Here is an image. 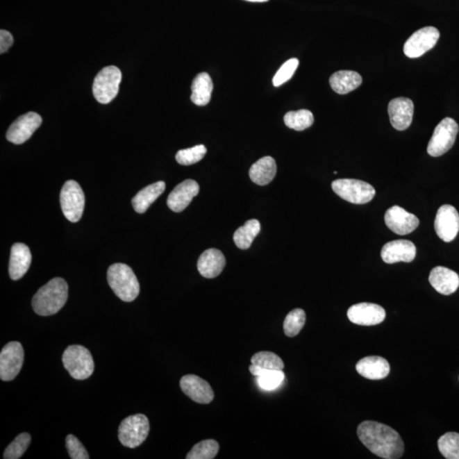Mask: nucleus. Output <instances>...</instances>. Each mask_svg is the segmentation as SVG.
<instances>
[{"label":"nucleus","instance_id":"9","mask_svg":"<svg viewBox=\"0 0 459 459\" xmlns=\"http://www.w3.org/2000/svg\"><path fill=\"white\" fill-rule=\"evenodd\" d=\"M459 131L456 121L446 117L435 128L433 135L428 142V153L431 157H440L453 147Z\"/></svg>","mask_w":459,"mask_h":459},{"label":"nucleus","instance_id":"24","mask_svg":"<svg viewBox=\"0 0 459 459\" xmlns=\"http://www.w3.org/2000/svg\"><path fill=\"white\" fill-rule=\"evenodd\" d=\"M362 76L354 71H339L333 74L329 79L330 86L340 94L351 92L362 85Z\"/></svg>","mask_w":459,"mask_h":459},{"label":"nucleus","instance_id":"34","mask_svg":"<svg viewBox=\"0 0 459 459\" xmlns=\"http://www.w3.org/2000/svg\"><path fill=\"white\" fill-rule=\"evenodd\" d=\"M251 363L265 369L283 370L284 362L275 353L260 351L252 356Z\"/></svg>","mask_w":459,"mask_h":459},{"label":"nucleus","instance_id":"39","mask_svg":"<svg viewBox=\"0 0 459 459\" xmlns=\"http://www.w3.org/2000/svg\"><path fill=\"white\" fill-rule=\"evenodd\" d=\"M13 44V37L11 35V33L6 30H1L0 31V53L3 54V53L8 51V49L12 47Z\"/></svg>","mask_w":459,"mask_h":459},{"label":"nucleus","instance_id":"29","mask_svg":"<svg viewBox=\"0 0 459 459\" xmlns=\"http://www.w3.org/2000/svg\"><path fill=\"white\" fill-rule=\"evenodd\" d=\"M260 231V223L257 219H250L247 222L244 226L239 227L234 233V242L237 248L241 249H248L251 246L254 238Z\"/></svg>","mask_w":459,"mask_h":459},{"label":"nucleus","instance_id":"36","mask_svg":"<svg viewBox=\"0 0 459 459\" xmlns=\"http://www.w3.org/2000/svg\"><path fill=\"white\" fill-rule=\"evenodd\" d=\"M206 147L203 145H197L188 149L178 151L176 158L180 165L188 166L197 164L206 156Z\"/></svg>","mask_w":459,"mask_h":459},{"label":"nucleus","instance_id":"37","mask_svg":"<svg viewBox=\"0 0 459 459\" xmlns=\"http://www.w3.org/2000/svg\"><path fill=\"white\" fill-rule=\"evenodd\" d=\"M299 64V60L296 58H292L287 60V62L279 68V70L276 72L272 81L273 85L278 87L290 81V79L293 77L296 69H297Z\"/></svg>","mask_w":459,"mask_h":459},{"label":"nucleus","instance_id":"18","mask_svg":"<svg viewBox=\"0 0 459 459\" xmlns=\"http://www.w3.org/2000/svg\"><path fill=\"white\" fill-rule=\"evenodd\" d=\"M416 247L411 241L396 240L383 247L381 257L387 264L410 263L415 259Z\"/></svg>","mask_w":459,"mask_h":459},{"label":"nucleus","instance_id":"40","mask_svg":"<svg viewBox=\"0 0 459 459\" xmlns=\"http://www.w3.org/2000/svg\"><path fill=\"white\" fill-rule=\"evenodd\" d=\"M246 1H249V2H257V3H264V2H267L269 0H246Z\"/></svg>","mask_w":459,"mask_h":459},{"label":"nucleus","instance_id":"14","mask_svg":"<svg viewBox=\"0 0 459 459\" xmlns=\"http://www.w3.org/2000/svg\"><path fill=\"white\" fill-rule=\"evenodd\" d=\"M347 317L352 324L375 326L384 322L386 312L382 306L372 303H360L350 307Z\"/></svg>","mask_w":459,"mask_h":459},{"label":"nucleus","instance_id":"16","mask_svg":"<svg viewBox=\"0 0 459 459\" xmlns=\"http://www.w3.org/2000/svg\"><path fill=\"white\" fill-rule=\"evenodd\" d=\"M385 222L390 230L401 236L412 233L419 225L417 216L397 206L386 211Z\"/></svg>","mask_w":459,"mask_h":459},{"label":"nucleus","instance_id":"22","mask_svg":"<svg viewBox=\"0 0 459 459\" xmlns=\"http://www.w3.org/2000/svg\"><path fill=\"white\" fill-rule=\"evenodd\" d=\"M356 371L361 376L370 381H381L388 376L390 364L381 356H367L360 360L356 366Z\"/></svg>","mask_w":459,"mask_h":459},{"label":"nucleus","instance_id":"8","mask_svg":"<svg viewBox=\"0 0 459 459\" xmlns=\"http://www.w3.org/2000/svg\"><path fill=\"white\" fill-rule=\"evenodd\" d=\"M60 207L68 221L75 223L81 221L85 206V197L83 190L74 181L64 184L60 195Z\"/></svg>","mask_w":459,"mask_h":459},{"label":"nucleus","instance_id":"4","mask_svg":"<svg viewBox=\"0 0 459 459\" xmlns=\"http://www.w3.org/2000/svg\"><path fill=\"white\" fill-rule=\"evenodd\" d=\"M64 367L72 378L85 381L92 375L94 369V360L88 349L82 345H70L62 356Z\"/></svg>","mask_w":459,"mask_h":459},{"label":"nucleus","instance_id":"19","mask_svg":"<svg viewBox=\"0 0 459 459\" xmlns=\"http://www.w3.org/2000/svg\"><path fill=\"white\" fill-rule=\"evenodd\" d=\"M199 192V185L195 181H185L170 192L167 204L170 210L179 213L189 206Z\"/></svg>","mask_w":459,"mask_h":459},{"label":"nucleus","instance_id":"26","mask_svg":"<svg viewBox=\"0 0 459 459\" xmlns=\"http://www.w3.org/2000/svg\"><path fill=\"white\" fill-rule=\"evenodd\" d=\"M165 188L166 185L164 181H158L142 189L132 199V206L135 210L139 214L145 213L148 208L164 193Z\"/></svg>","mask_w":459,"mask_h":459},{"label":"nucleus","instance_id":"1","mask_svg":"<svg viewBox=\"0 0 459 459\" xmlns=\"http://www.w3.org/2000/svg\"><path fill=\"white\" fill-rule=\"evenodd\" d=\"M360 441L376 456L385 459L401 458L405 447L397 431L375 421H364L358 428Z\"/></svg>","mask_w":459,"mask_h":459},{"label":"nucleus","instance_id":"2","mask_svg":"<svg viewBox=\"0 0 459 459\" xmlns=\"http://www.w3.org/2000/svg\"><path fill=\"white\" fill-rule=\"evenodd\" d=\"M68 285L65 280L56 278L37 290L33 298V308L40 316L58 313L67 301Z\"/></svg>","mask_w":459,"mask_h":459},{"label":"nucleus","instance_id":"13","mask_svg":"<svg viewBox=\"0 0 459 459\" xmlns=\"http://www.w3.org/2000/svg\"><path fill=\"white\" fill-rule=\"evenodd\" d=\"M42 124V117L36 112H29L26 115L19 117L15 122L10 125L6 133V138L11 143H24L31 138L33 133L40 128Z\"/></svg>","mask_w":459,"mask_h":459},{"label":"nucleus","instance_id":"21","mask_svg":"<svg viewBox=\"0 0 459 459\" xmlns=\"http://www.w3.org/2000/svg\"><path fill=\"white\" fill-rule=\"evenodd\" d=\"M226 267V258L218 249H210L204 251L197 261V270L206 278H215Z\"/></svg>","mask_w":459,"mask_h":459},{"label":"nucleus","instance_id":"32","mask_svg":"<svg viewBox=\"0 0 459 459\" xmlns=\"http://www.w3.org/2000/svg\"><path fill=\"white\" fill-rule=\"evenodd\" d=\"M219 450V443L215 440H206L200 442L190 451L185 458L187 459H213L218 454Z\"/></svg>","mask_w":459,"mask_h":459},{"label":"nucleus","instance_id":"12","mask_svg":"<svg viewBox=\"0 0 459 459\" xmlns=\"http://www.w3.org/2000/svg\"><path fill=\"white\" fill-rule=\"evenodd\" d=\"M434 226L436 234L442 241H453L459 231V214L456 208L449 204L440 208Z\"/></svg>","mask_w":459,"mask_h":459},{"label":"nucleus","instance_id":"17","mask_svg":"<svg viewBox=\"0 0 459 459\" xmlns=\"http://www.w3.org/2000/svg\"><path fill=\"white\" fill-rule=\"evenodd\" d=\"M388 112L392 126L397 131L407 130L412 122L415 105L410 99L399 97L390 101Z\"/></svg>","mask_w":459,"mask_h":459},{"label":"nucleus","instance_id":"6","mask_svg":"<svg viewBox=\"0 0 459 459\" xmlns=\"http://www.w3.org/2000/svg\"><path fill=\"white\" fill-rule=\"evenodd\" d=\"M332 188L341 199L354 204L369 203L376 193L373 185L355 179L336 180L333 182Z\"/></svg>","mask_w":459,"mask_h":459},{"label":"nucleus","instance_id":"35","mask_svg":"<svg viewBox=\"0 0 459 459\" xmlns=\"http://www.w3.org/2000/svg\"><path fill=\"white\" fill-rule=\"evenodd\" d=\"M31 443V435L28 433H22L10 444L3 453L5 459H18L24 454Z\"/></svg>","mask_w":459,"mask_h":459},{"label":"nucleus","instance_id":"7","mask_svg":"<svg viewBox=\"0 0 459 459\" xmlns=\"http://www.w3.org/2000/svg\"><path fill=\"white\" fill-rule=\"evenodd\" d=\"M150 431L149 420L144 415H135L124 419L119 428V439L122 445L135 449L146 441Z\"/></svg>","mask_w":459,"mask_h":459},{"label":"nucleus","instance_id":"33","mask_svg":"<svg viewBox=\"0 0 459 459\" xmlns=\"http://www.w3.org/2000/svg\"><path fill=\"white\" fill-rule=\"evenodd\" d=\"M438 449L444 458L459 459V434L449 432L438 440Z\"/></svg>","mask_w":459,"mask_h":459},{"label":"nucleus","instance_id":"27","mask_svg":"<svg viewBox=\"0 0 459 459\" xmlns=\"http://www.w3.org/2000/svg\"><path fill=\"white\" fill-rule=\"evenodd\" d=\"M213 89V81L210 74L207 73L197 74L193 79L192 85V101L199 107L208 105L211 100Z\"/></svg>","mask_w":459,"mask_h":459},{"label":"nucleus","instance_id":"11","mask_svg":"<svg viewBox=\"0 0 459 459\" xmlns=\"http://www.w3.org/2000/svg\"><path fill=\"white\" fill-rule=\"evenodd\" d=\"M440 32L434 26L421 28L406 42L404 54L409 58H418L435 47Z\"/></svg>","mask_w":459,"mask_h":459},{"label":"nucleus","instance_id":"5","mask_svg":"<svg viewBox=\"0 0 459 459\" xmlns=\"http://www.w3.org/2000/svg\"><path fill=\"white\" fill-rule=\"evenodd\" d=\"M122 73L115 66L104 67L99 72L93 83L94 98L101 104H108L119 93Z\"/></svg>","mask_w":459,"mask_h":459},{"label":"nucleus","instance_id":"25","mask_svg":"<svg viewBox=\"0 0 459 459\" xmlns=\"http://www.w3.org/2000/svg\"><path fill=\"white\" fill-rule=\"evenodd\" d=\"M276 164L272 157H264L254 162L249 169L250 179L257 185H265L271 183L276 174Z\"/></svg>","mask_w":459,"mask_h":459},{"label":"nucleus","instance_id":"38","mask_svg":"<svg viewBox=\"0 0 459 459\" xmlns=\"http://www.w3.org/2000/svg\"><path fill=\"white\" fill-rule=\"evenodd\" d=\"M66 447L72 459H89L90 455L85 447L74 435H68L66 438Z\"/></svg>","mask_w":459,"mask_h":459},{"label":"nucleus","instance_id":"31","mask_svg":"<svg viewBox=\"0 0 459 459\" xmlns=\"http://www.w3.org/2000/svg\"><path fill=\"white\" fill-rule=\"evenodd\" d=\"M306 315L302 309H295L287 315L283 322L284 333L287 337L298 335L306 324Z\"/></svg>","mask_w":459,"mask_h":459},{"label":"nucleus","instance_id":"3","mask_svg":"<svg viewBox=\"0 0 459 459\" xmlns=\"http://www.w3.org/2000/svg\"><path fill=\"white\" fill-rule=\"evenodd\" d=\"M108 282L115 294L123 301H135L140 294L138 279L127 265H112L108 271Z\"/></svg>","mask_w":459,"mask_h":459},{"label":"nucleus","instance_id":"30","mask_svg":"<svg viewBox=\"0 0 459 459\" xmlns=\"http://www.w3.org/2000/svg\"><path fill=\"white\" fill-rule=\"evenodd\" d=\"M284 123L288 128L302 131L312 126L314 123V116L312 112L306 109L288 112L284 116Z\"/></svg>","mask_w":459,"mask_h":459},{"label":"nucleus","instance_id":"28","mask_svg":"<svg viewBox=\"0 0 459 459\" xmlns=\"http://www.w3.org/2000/svg\"><path fill=\"white\" fill-rule=\"evenodd\" d=\"M250 373L257 377L258 384L261 388L272 390L278 388L285 378L283 370L265 369L256 365L249 367Z\"/></svg>","mask_w":459,"mask_h":459},{"label":"nucleus","instance_id":"23","mask_svg":"<svg viewBox=\"0 0 459 459\" xmlns=\"http://www.w3.org/2000/svg\"><path fill=\"white\" fill-rule=\"evenodd\" d=\"M428 281L431 286L443 295L455 293L459 287V276L457 273L443 267H435L431 272Z\"/></svg>","mask_w":459,"mask_h":459},{"label":"nucleus","instance_id":"15","mask_svg":"<svg viewBox=\"0 0 459 459\" xmlns=\"http://www.w3.org/2000/svg\"><path fill=\"white\" fill-rule=\"evenodd\" d=\"M181 388L192 401L200 404H208L214 400L215 393L206 381L194 374H187L180 381Z\"/></svg>","mask_w":459,"mask_h":459},{"label":"nucleus","instance_id":"20","mask_svg":"<svg viewBox=\"0 0 459 459\" xmlns=\"http://www.w3.org/2000/svg\"><path fill=\"white\" fill-rule=\"evenodd\" d=\"M32 263V254L28 246L21 242L15 244L11 248L9 273L10 278L21 279L28 271Z\"/></svg>","mask_w":459,"mask_h":459},{"label":"nucleus","instance_id":"10","mask_svg":"<svg viewBox=\"0 0 459 459\" xmlns=\"http://www.w3.org/2000/svg\"><path fill=\"white\" fill-rule=\"evenodd\" d=\"M24 362V351L21 343L13 341L6 345L0 353V378L11 381L17 376Z\"/></svg>","mask_w":459,"mask_h":459}]
</instances>
